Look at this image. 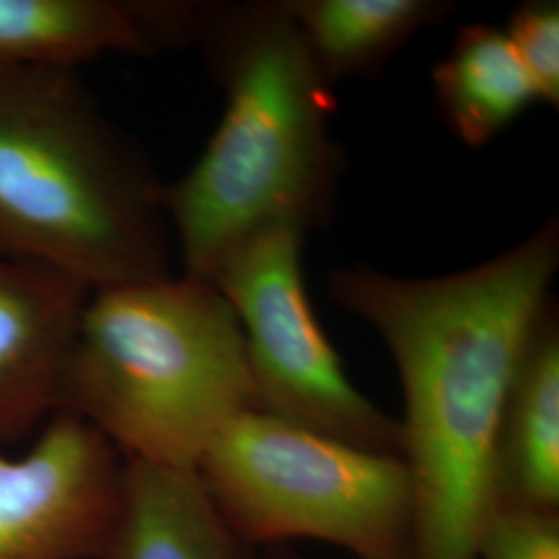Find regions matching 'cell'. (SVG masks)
<instances>
[{
    "mask_svg": "<svg viewBox=\"0 0 559 559\" xmlns=\"http://www.w3.org/2000/svg\"><path fill=\"white\" fill-rule=\"evenodd\" d=\"M558 221L479 265L436 278L336 270L330 293L378 330L399 367L413 559H477L498 496V438L524 344L551 297Z\"/></svg>",
    "mask_w": 559,
    "mask_h": 559,
    "instance_id": "1",
    "label": "cell"
},
{
    "mask_svg": "<svg viewBox=\"0 0 559 559\" xmlns=\"http://www.w3.org/2000/svg\"><path fill=\"white\" fill-rule=\"evenodd\" d=\"M200 44L226 110L200 160L164 185L185 274L210 280L261 228L307 233L330 221L342 154L336 100L300 40L286 0L203 2Z\"/></svg>",
    "mask_w": 559,
    "mask_h": 559,
    "instance_id": "2",
    "label": "cell"
},
{
    "mask_svg": "<svg viewBox=\"0 0 559 559\" xmlns=\"http://www.w3.org/2000/svg\"><path fill=\"white\" fill-rule=\"evenodd\" d=\"M0 253L92 293L170 276L164 185L78 71L0 64Z\"/></svg>",
    "mask_w": 559,
    "mask_h": 559,
    "instance_id": "3",
    "label": "cell"
},
{
    "mask_svg": "<svg viewBox=\"0 0 559 559\" xmlns=\"http://www.w3.org/2000/svg\"><path fill=\"white\" fill-rule=\"evenodd\" d=\"M60 411L98 429L124 460L198 468L222 429L255 411L230 302L191 274L90 293Z\"/></svg>",
    "mask_w": 559,
    "mask_h": 559,
    "instance_id": "4",
    "label": "cell"
},
{
    "mask_svg": "<svg viewBox=\"0 0 559 559\" xmlns=\"http://www.w3.org/2000/svg\"><path fill=\"white\" fill-rule=\"evenodd\" d=\"M198 475L240 543L313 539L359 559H413V480L400 456L249 411L210 443Z\"/></svg>",
    "mask_w": 559,
    "mask_h": 559,
    "instance_id": "5",
    "label": "cell"
},
{
    "mask_svg": "<svg viewBox=\"0 0 559 559\" xmlns=\"http://www.w3.org/2000/svg\"><path fill=\"white\" fill-rule=\"evenodd\" d=\"M302 240L305 233L293 224L261 228L210 278L239 320L255 411L402 459L400 420L350 383L313 313L302 278Z\"/></svg>",
    "mask_w": 559,
    "mask_h": 559,
    "instance_id": "6",
    "label": "cell"
},
{
    "mask_svg": "<svg viewBox=\"0 0 559 559\" xmlns=\"http://www.w3.org/2000/svg\"><path fill=\"white\" fill-rule=\"evenodd\" d=\"M117 448L59 411L21 456L0 452V559H98L119 516Z\"/></svg>",
    "mask_w": 559,
    "mask_h": 559,
    "instance_id": "7",
    "label": "cell"
},
{
    "mask_svg": "<svg viewBox=\"0 0 559 559\" xmlns=\"http://www.w3.org/2000/svg\"><path fill=\"white\" fill-rule=\"evenodd\" d=\"M90 293L75 280L0 253V452L59 413Z\"/></svg>",
    "mask_w": 559,
    "mask_h": 559,
    "instance_id": "8",
    "label": "cell"
},
{
    "mask_svg": "<svg viewBox=\"0 0 559 559\" xmlns=\"http://www.w3.org/2000/svg\"><path fill=\"white\" fill-rule=\"evenodd\" d=\"M201 2L0 0V64L78 71L104 55L154 57L193 44Z\"/></svg>",
    "mask_w": 559,
    "mask_h": 559,
    "instance_id": "9",
    "label": "cell"
},
{
    "mask_svg": "<svg viewBox=\"0 0 559 559\" xmlns=\"http://www.w3.org/2000/svg\"><path fill=\"white\" fill-rule=\"evenodd\" d=\"M498 496L501 506L558 512L559 307L554 295L528 334L503 404Z\"/></svg>",
    "mask_w": 559,
    "mask_h": 559,
    "instance_id": "10",
    "label": "cell"
},
{
    "mask_svg": "<svg viewBox=\"0 0 559 559\" xmlns=\"http://www.w3.org/2000/svg\"><path fill=\"white\" fill-rule=\"evenodd\" d=\"M98 559H245L198 468L122 460L119 516Z\"/></svg>",
    "mask_w": 559,
    "mask_h": 559,
    "instance_id": "11",
    "label": "cell"
},
{
    "mask_svg": "<svg viewBox=\"0 0 559 559\" xmlns=\"http://www.w3.org/2000/svg\"><path fill=\"white\" fill-rule=\"evenodd\" d=\"M309 59L328 85L367 78L452 9L441 0H286Z\"/></svg>",
    "mask_w": 559,
    "mask_h": 559,
    "instance_id": "12",
    "label": "cell"
},
{
    "mask_svg": "<svg viewBox=\"0 0 559 559\" xmlns=\"http://www.w3.org/2000/svg\"><path fill=\"white\" fill-rule=\"evenodd\" d=\"M433 87L448 124L471 147L496 140L537 100L506 29L489 23L460 29L448 57L433 69Z\"/></svg>",
    "mask_w": 559,
    "mask_h": 559,
    "instance_id": "13",
    "label": "cell"
},
{
    "mask_svg": "<svg viewBox=\"0 0 559 559\" xmlns=\"http://www.w3.org/2000/svg\"><path fill=\"white\" fill-rule=\"evenodd\" d=\"M520 64L533 81L537 100L559 106V4L531 0L520 4L506 27Z\"/></svg>",
    "mask_w": 559,
    "mask_h": 559,
    "instance_id": "14",
    "label": "cell"
},
{
    "mask_svg": "<svg viewBox=\"0 0 559 559\" xmlns=\"http://www.w3.org/2000/svg\"><path fill=\"white\" fill-rule=\"evenodd\" d=\"M477 559H559L558 512L500 503L483 531Z\"/></svg>",
    "mask_w": 559,
    "mask_h": 559,
    "instance_id": "15",
    "label": "cell"
}]
</instances>
